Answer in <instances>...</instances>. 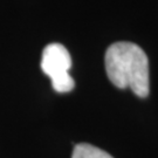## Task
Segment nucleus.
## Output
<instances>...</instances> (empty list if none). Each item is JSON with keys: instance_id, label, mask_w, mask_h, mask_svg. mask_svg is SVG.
I'll use <instances>...</instances> for the list:
<instances>
[{"instance_id": "obj_1", "label": "nucleus", "mask_w": 158, "mask_h": 158, "mask_svg": "<svg viewBox=\"0 0 158 158\" xmlns=\"http://www.w3.org/2000/svg\"><path fill=\"white\" fill-rule=\"evenodd\" d=\"M104 63L114 85L119 89L130 88L139 97L149 95V60L139 46L128 41L115 42L106 52Z\"/></svg>"}, {"instance_id": "obj_3", "label": "nucleus", "mask_w": 158, "mask_h": 158, "mask_svg": "<svg viewBox=\"0 0 158 158\" xmlns=\"http://www.w3.org/2000/svg\"><path fill=\"white\" fill-rule=\"evenodd\" d=\"M72 158H113L106 151L88 143H80L74 147Z\"/></svg>"}, {"instance_id": "obj_2", "label": "nucleus", "mask_w": 158, "mask_h": 158, "mask_svg": "<svg viewBox=\"0 0 158 158\" xmlns=\"http://www.w3.org/2000/svg\"><path fill=\"white\" fill-rule=\"evenodd\" d=\"M70 67L72 57L64 46L61 44L46 46L41 59V69L49 76L52 85L57 93H69L74 89L75 82L69 74Z\"/></svg>"}]
</instances>
